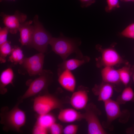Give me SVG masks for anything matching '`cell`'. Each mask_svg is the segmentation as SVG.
Returning a JSON list of instances; mask_svg holds the SVG:
<instances>
[{
    "instance_id": "cell-26",
    "label": "cell",
    "mask_w": 134,
    "mask_h": 134,
    "mask_svg": "<svg viewBox=\"0 0 134 134\" xmlns=\"http://www.w3.org/2000/svg\"><path fill=\"white\" fill-rule=\"evenodd\" d=\"M48 133V129L36 123L32 131V133L34 134H46Z\"/></svg>"
},
{
    "instance_id": "cell-1",
    "label": "cell",
    "mask_w": 134,
    "mask_h": 134,
    "mask_svg": "<svg viewBox=\"0 0 134 134\" xmlns=\"http://www.w3.org/2000/svg\"><path fill=\"white\" fill-rule=\"evenodd\" d=\"M80 42L71 38L64 36L61 33L60 36L56 38L52 37L49 44L52 50L56 54L60 56L63 61L66 60L68 57L72 54L75 53L76 58H82L83 56L79 48Z\"/></svg>"
},
{
    "instance_id": "cell-31",
    "label": "cell",
    "mask_w": 134,
    "mask_h": 134,
    "mask_svg": "<svg viewBox=\"0 0 134 134\" xmlns=\"http://www.w3.org/2000/svg\"><path fill=\"white\" fill-rule=\"evenodd\" d=\"M134 31V23L129 25L122 32H127Z\"/></svg>"
},
{
    "instance_id": "cell-17",
    "label": "cell",
    "mask_w": 134,
    "mask_h": 134,
    "mask_svg": "<svg viewBox=\"0 0 134 134\" xmlns=\"http://www.w3.org/2000/svg\"><path fill=\"white\" fill-rule=\"evenodd\" d=\"M101 73L102 81L114 85L121 82L118 69H116L113 67H103Z\"/></svg>"
},
{
    "instance_id": "cell-19",
    "label": "cell",
    "mask_w": 134,
    "mask_h": 134,
    "mask_svg": "<svg viewBox=\"0 0 134 134\" xmlns=\"http://www.w3.org/2000/svg\"><path fill=\"white\" fill-rule=\"evenodd\" d=\"M118 70L121 82L126 87L128 86L134 72V69L129 64L118 69Z\"/></svg>"
},
{
    "instance_id": "cell-16",
    "label": "cell",
    "mask_w": 134,
    "mask_h": 134,
    "mask_svg": "<svg viewBox=\"0 0 134 134\" xmlns=\"http://www.w3.org/2000/svg\"><path fill=\"white\" fill-rule=\"evenodd\" d=\"M58 118L63 122L70 123L83 119V115L75 109L67 108L61 110Z\"/></svg>"
},
{
    "instance_id": "cell-4",
    "label": "cell",
    "mask_w": 134,
    "mask_h": 134,
    "mask_svg": "<svg viewBox=\"0 0 134 134\" xmlns=\"http://www.w3.org/2000/svg\"><path fill=\"white\" fill-rule=\"evenodd\" d=\"M96 49L101 53L100 57L96 59V66L98 68L106 67H113L121 64H129L114 48H102L99 45L96 46Z\"/></svg>"
},
{
    "instance_id": "cell-33",
    "label": "cell",
    "mask_w": 134,
    "mask_h": 134,
    "mask_svg": "<svg viewBox=\"0 0 134 134\" xmlns=\"http://www.w3.org/2000/svg\"><path fill=\"white\" fill-rule=\"evenodd\" d=\"M124 1H132L134 2V0H123Z\"/></svg>"
},
{
    "instance_id": "cell-8",
    "label": "cell",
    "mask_w": 134,
    "mask_h": 134,
    "mask_svg": "<svg viewBox=\"0 0 134 134\" xmlns=\"http://www.w3.org/2000/svg\"><path fill=\"white\" fill-rule=\"evenodd\" d=\"M104 108L107 116V121L105 123V127L109 128L112 122L115 120L123 116L129 117L130 113L127 110L122 112L120 104L116 101L111 99L104 102Z\"/></svg>"
},
{
    "instance_id": "cell-18",
    "label": "cell",
    "mask_w": 134,
    "mask_h": 134,
    "mask_svg": "<svg viewBox=\"0 0 134 134\" xmlns=\"http://www.w3.org/2000/svg\"><path fill=\"white\" fill-rule=\"evenodd\" d=\"M14 74L12 69L8 68L3 71L0 77V93L3 94L7 91L5 88L7 85L12 83Z\"/></svg>"
},
{
    "instance_id": "cell-12",
    "label": "cell",
    "mask_w": 134,
    "mask_h": 134,
    "mask_svg": "<svg viewBox=\"0 0 134 134\" xmlns=\"http://www.w3.org/2000/svg\"><path fill=\"white\" fill-rule=\"evenodd\" d=\"M114 85L102 81L99 84L95 85L92 92L98 97V101L104 102L111 99L113 94Z\"/></svg>"
},
{
    "instance_id": "cell-11",
    "label": "cell",
    "mask_w": 134,
    "mask_h": 134,
    "mask_svg": "<svg viewBox=\"0 0 134 134\" xmlns=\"http://www.w3.org/2000/svg\"><path fill=\"white\" fill-rule=\"evenodd\" d=\"M89 91L87 88L81 86L77 91L73 92L70 102L74 109L79 110L85 108L88 104Z\"/></svg>"
},
{
    "instance_id": "cell-3",
    "label": "cell",
    "mask_w": 134,
    "mask_h": 134,
    "mask_svg": "<svg viewBox=\"0 0 134 134\" xmlns=\"http://www.w3.org/2000/svg\"><path fill=\"white\" fill-rule=\"evenodd\" d=\"M34 31L31 46L39 53H44L52 37L44 29L38 20L37 15L34 18Z\"/></svg>"
},
{
    "instance_id": "cell-35",
    "label": "cell",
    "mask_w": 134,
    "mask_h": 134,
    "mask_svg": "<svg viewBox=\"0 0 134 134\" xmlns=\"http://www.w3.org/2000/svg\"><path fill=\"white\" fill-rule=\"evenodd\" d=\"M3 0H0V1H2Z\"/></svg>"
},
{
    "instance_id": "cell-32",
    "label": "cell",
    "mask_w": 134,
    "mask_h": 134,
    "mask_svg": "<svg viewBox=\"0 0 134 134\" xmlns=\"http://www.w3.org/2000/svg\"><path fill=\"white\" fill-rule=\"evenodd\" d=\"M132 78L133 81L134 82V72L132 74Z\"/></svg>"
},
{
    "instance_id": "cell-25",
    "label": "cell",
    "mask_w": 134,
    "mask_h": 134,
    "mask_svg": "<svg viewBox=\"0 0 134 134\" xmlns=\"http://www.w3.org/2000/svg\"><path fill=\"white\" fill-rule=\"evenodd\" d=\"M78 128V126L76 125L71 124L68 125L63 129V133L65 134H76Z\"/></svg>"
},
{
    "instance_id": "cell-5",
    "label": "cell",
    "mask_w": 134,
    "mask_h": 134,
    "mask_svg": "<svg viewBox=\"0 0 134 134\" xmlns=\"http://www.w3.org/2000/svg\"><path fill=\"white\" fill-rule=\"evenodd\" d=\"M85 111L82 114L83 119H85L88 125L89 134H105L107 132L104 129L98 118L101 114L100 111L94 104H87Z\"/></svg>"
},
{
    "instance_id": "cell-30",
    "label": "cell",
    "mask_w": 134,
    "mask_h": 134,
    "mask_svg": "<svg viewBox=\"0 0 134 134\" xmlns=\"http://www.w3.org/2000/svg\"><path fill=\"white\" fill-rule=\"evenodd\" d=\"M121 34L126 37L134 39V31L127 32H122Z\"/></svg>"
},
{
    "instance_id": "cell-29",
    "label": "cell",
    "mask_w": 134,
    "mask_h": 134,
    "mask_svg": "<svg viewBox=\"0 0 134 134\" xmlns=\"http://www.w3.org/2000/svg\"><path fill=\"white\" fill-rule=\"evenodd\" d=\"M80 2L81 6L82 8L88 7L94 3L96 0H78Z\"/></svg>"
},
{
    "instance_id": "cell-28",
    "label": "cell",
    "mask_w": 134,
    "mask_h": 134,
    "mask_svg": "<svg viewBox=\"0 0 134 134\" xmlns=\"http://www.w3.org/2000/svg\"><path fill=\"white\" fill-rule=\"evenodd\" d=\"M107 11H110L115 7H119V0H107Z\"/></svg>"
},
{
    "instance_id": "cell-34",
    "label": "cell",
    "mask_w": 134,
    "mask_h": 134,
    "mask_svg": "<svg viewBox=\"0 0 134 134\" xmlns=\"http://www.w3.org/2000/svg\"><path fill=\"white\" fill-rule=\"evenodd\" d=\"M132 68L134 69V64L133 65L132 67Z\"/></svg>"
},
{
    "instance_id": "cell-24",
    "label": "cell",
    "mask_w": 134,
    "mask_h": 134,
    "mask_svg": "<svg viewBox=\"0 0 134 134\" xmlns=\"http://www.w3.org/2000/svg\"><path fill=\"white\" fill-rule=\"evenodd\" d=\"M49 129L50 133L51 134H61L63 133V126L56 122L53 124Z\"/></svg>"
},
{
    "instance_id": "cell-13",
    "label": "cell",
    "mask_w": 134,
    "mask_h": 134,
    "mask_svg": "<svg viewBox=\"0 0 134 134\" xmlns=\"http://www.w3.org/2000/svg\"><path fill=\"white\" fill-rule=\"evenodd\" d=\"M90 58L87 56H84L81 59H72L63 61L58 66L57 69L58 75L66 69L70 70L75 69L80 66L88 63L90 60Z\"/></svg>"
},
{
    "instance_id": "cell-20",
    "label": "cell",
    "mask_w": 134,
    "mask_h": 134,
    "mask_svg": "<svg viewBox=\"0 0 134 134\" xmlns=\"http://www.w3.org/2000/svg\"><path fill=\"white\" fill-rule=\"evenodd\" d=\"M116 101L120 104H124L129 101L134 102V91L132 88L129 86L126 87L118 97Z\"/></svg>"
},
{
    "instance_id": "cell-14",
    "label": "cell",
    "mask_w": 134,
    "mask_h": 134,
    "mask_svg": "<svg viewBox=\"0 0 134 134\" xmlns=\"http://www.w3.org/2000/svg\"><path fill=\"white\" fill-rule=\"evenodd\" d=\"M58 76V81L61 86L66 90L73 92L75 88L76 81L71 71L66 69Z\"/></svg>"
},
{
    "instance_id": "cell-22",
    "label": "cell",
    "mask_w": 134,
    "mask_h": 134,
    "mask_svg": "<svg viewBox=\"0 0 134 134\" xmlns=\"http://www.w3.org/2000/svg\"><path fill=\"white\" fill-rule=\"evenodd\" d=\"M8 61L14 64L23 63L24 58L22 50L19 47H15L12 49Z\"/></svg>"
},
{
    "instance_id": "cell-6",
    "label": "cell",
    "mask_w": 134,
    "mask_h": 134,
    "mask_svg": "<svg viewBox=\"0 0 134 134\" xmlns=\"http://www.w3.org/2000/svg\"><path fill=\"white\" fill-rule=\"evenodd\" d=\"M61 101L52 95L45 94L38 96L34 99L33 108L38 115L50 112L52 110L62 107Z\"/></svg>"
},
{
    "instance_id": "cell-23",
    "label": "cell",
    "mask_w": 134,
    "mask_h": 134,
    "mask_svg": "<svg viewBox=\"0 0 134 134\" xmlns=\"http://www.w3.org/2000/svg\"><path fill=\"white\" fill-rule=\"evenodd\" d=\"M12 49L10 43L8 41L0 45V61L1 63L6 62V57L11 54Z\"/></svg>"
},
{
    "instance_id": "cell-2",
    "label": "cell",
    "mask_w": 134,
    "mask_h": 134,
    "mask_svg": "<svg viewBox=\"0 0 134 134\" xmlns=\"http://www.w3.org/2000/svg\"><path fill=\"white\" fill-rule=\"evenodd\" d=\"M19 101L11 110L7 107H2L0 113V123L6 130L20 131L21 128L25 124L26 115L25 112L18 107Z\"/></svg>"
},
{
    "instance_id": "cell-27",
    "label": "cell",
    "mask_w": 134,
    "mask_h": 134,
    "mask_svg": "<svg viewBox=\"0 0 134 134\" xmlns=\"http://www.w3.org/2000/svg\"><path fill=\"white\" fill-rule=\"evenodd\" d=\"M9 32L8 28L5 27L0 29V45L6 42L7 41V36Z\"/></svg>"
},
{
    "instance_id": "cell-21",
    "label": "cell",
    "mask_w": 134,
    "mask_h": 134,
    "mask_svg": "<svg viewBox=\"0 0 134 134\" xmlns=\"http://www.w3.org/2000/svg\"><path fill=\"white\" fill-rule=\"evenodd\" d=\"M38 115L36 123L45 128L49 129L53 124L56 122L55 117L50 113Z\"/></svg>"
},
{
    "instance_id": "cell-7",
    "label": "cell",
    "mask_w": 134,
    "mask_h": 134,
    "mask_svg": "<svg viewBox=\"0 0 134 134\" xmlns=\"http://www.w3.org/2000/svg\"><path fill=\"white\" fill-rule=\"evenodd\" d=\"M53 73L49 70L43 69L39 76L31 83L19 101L34 96L46 89L52 81Z\"/></svg>"
},
{
    "instance_id": "cell-9",
    "label": "cell",
    "mask_w": 134,
    "mask_h": 134,
    "mask_svg": "<svg viewBox=\"0 0 134 134\" xmlns=\"http://www.w3.org/2000/svg\"><path fill=\"white\" fill-rule=\"evenodd\" d=\"M44 54L39 53L24 58L22 64L30 76L39 75L42 72L44 58Z\"/></svg>"
},
{
    "instance_id": "cell-10",
    "label": "cell",
    "mask_w": 134,
    "mask_h": 134,
    "mask_svg": "<svg viewBox=\"0 0 134 134\" xmlns=\"http://www.w3.org/2000/svg\"><path fill=\"white\" fill-rule=\"evenodd\" d=\"M1 15L5 27L8 28L9 32L13 34L17 33L21 25L25 22L27 18L26 15L18 11L13 15L3 13Z\"/></svg>"
},
{
    "instance_id": "cell-15",
    "label": "cell",
    "mask_w": 134,
    "mask_h": 134,
    "mask_svg": "<svg viewBox=\"0 0 134 134\" xmlns=\"http://www.w3.org/2000/svg\"><path fill=\"white\" fill-rule=\"evenodd\" d=\"M32 21L25 22L20 27V41L22 45L31 46L34 31Z\"/></svg>"
}]
</instances>
